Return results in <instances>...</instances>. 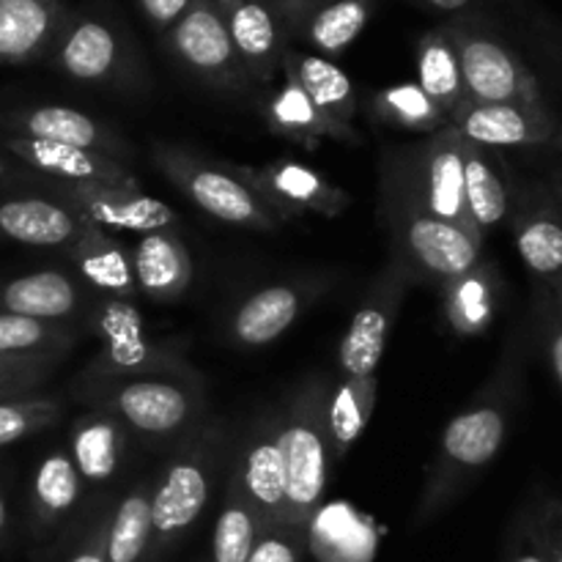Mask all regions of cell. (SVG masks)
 Here are the masks:
<instances>
[{
    "instance_id": "cell-22",
    "label": "cell",
    "mask_w": 562,
    "mask_h": 562,
    "mask_svg": "<svg viewBox=\"0 0 562 562\" xmlns=\"http://www.w3.org/2000/svg\"><path fill=\"white\" fill-rule=\"evenodd\" d=\"M236 55L256 86H272L283 58V16L263 0H217Z\"/></svg>"
},
{
    "instance_id": "cell-19",
    "label": "cell",
    "mask_w": 562,
    "mask_h": 562,
    "mask_svg": "<svg viewBox=\"0 0 562 562\" xmlns=\"http://www.w3.org/2000/svg\"><path fill=\"white\" fill-rule=\"evenodd\" d=\"M93 296L80 280L66 269H36L0 280V313L38 318V322L86 324ZM86 333V329H82Z\"/></svg>"
},
{
    "instance_id": "cell-44",
    "label": "cell",
    "mask_w": 562,
    "mask_h": 562,
    "mask_svg": "<svg viewBox=\"0 0 562 562\" xmlns=\"http://www.w3.org/2000/svg\"><path fill=\"white\" fill-rule=\"evenodd\" d=\"M505 562H552L549 560L547 543H543L536 508L525 510L516 519L508 538V558H505Z\"/></svg>"
},
{
    "instance_id": "cell-26",
    "label": "cell",
    "mask_w": 562,
    "mask_h": 562,
    "mask_svg": "<svg viewBox=\"0 0 562 562\" xmlns=\"http://www.w3.org/2000/svg\"><path fill=\"white\" fill-rule=\"evenodd\" d=\"M86 499V481L69 450L53 448L42 456L27 488V527L33 538L53 536Z\"/></svg>"
},
{
    "instance_id": "cell-27",
    "label": "cell",
    "mask_w": 562,
    "mask_h": 562,
    "mask_svg": "<svg viewBox=\"0 0 562 562\" xmlns=\"http://www.w3.org/2000/svg\"><path fill=\"white\" fill-rule=\"evenodd\" d=\"M132 263H135L137 296H146L154 305H170L181 300L195 274L192 256L179 228L137 236V245L132 247Z\"/></svg>"
},
{
    "instance_id": "cell-39",
    "label": "cell",
    "mask_w": 562,
    "mask_h": 562,
    "mask_svg": "<svg viewBox=\"0 0 562 562\" xmlns=\"http://www.w3.org/2000/svg\"><path fill=\"white\" fill-rule=\"evenodd\" d=\"M263 527L234 477L223 475V505L212 538V562H247Z\"/></svg>"
},
{
    "instance_id": "cell-2",
    "label": "cell",
    "mask_w": 562,
    "mask_h": 562,
    "mask_svg": "<svg viewBox=\"0 0 562 562\" xmlns=\"http://www.w3.org/2000/svg\"><path fill=\"white\" fill-rule=\"evenodd\" d=\"M228 423L206 417L192 434L170 448V456L151 477V554L148 562L179 547L198 525L217 483H223L231 450Z\"/></svg>"
},
{
    "instance_id": "cell-1",
    "label": "cell",
    "mask_w": 562,
    "mask_h": 562,
    "mask_svg": "<svg viewBox=\"0 0 562 562\" xmlns=\"http://www.w3.org/2000/svg\"><path fill=\"white\" fill-rule=\"evenodd\" d=\"M521 390L519 349L508 346L503 362L470 404L445 426L439 448L428 464L420 499L415 508V527L431 525L461 494L481 477L508 439L516 401Z\"/></svg>"
},
{
    "instance_id": "cell-11",
    "label": "cell",
    "mask_w": 562,
    "mask_h": 562,
    "mask_svg": "<svg viewBox=\"0 0 562 562\" xmlns=\"http://www.w3.org/2000/svg\"><path fill=\"white\" fill-rule=\"evenodd\" d=\"M225 472L236 481L250 503L263 532L283 527L285 516V470L280 456V415L278 409L252 417L239 437L234 434Z\"/></svg>"
},
{
    "instance_id": "cell-32",
    "label": "cell",
    "mask_w": 562,
    "mask_h": 562,
    "mask_svg": "<svg viewBox=\"0 0 562 562\" xmlns=\"http://www.w3.org/2000/svg\"><path fill=\"white\" fill-rule=\"evenodd\" d=\"M461 159H464L467 209L475 228L486 239L488 231L505 223L510 214L514 190H510L508 170L499 159V151L477 146L467 137H461Z\"/></svg>"
},
{
    "instance_id": "cell-38",
    "label": "cell",
    "mask_w": 562,
    "mask_h": 562,
    "mask_svg": "<svg viewBox=\"0 0 562 562\" xmlns=\"http://www.w3.org/2000/svg\"><path fill=\"white\" fill-rule=\"evenodd\" d=\"M371 115L387 130L434 135L450 126L448 115L434 104V99L417 82H398L382 88L371 102Z\"/></svg>"
},
{
    "instance_id": "cell-8",
    "label": "cell",
    "mask_w": 562,
    "mask_h": 562,
    "mask_svg": "<svg viewBox=\"0 0 562 562\" xmlns=\"http://www.w3.org/2000/svg\"><path fill=\"white\" fill-rule=\"evenodd\" d=\"M382 165L404 181L428 214L483 239L467 209L461 135L453 126L426 135L417 146L387 148Z\"/></svg>"
},
{
    "instance_id": "cell-36",
    "label": "cell",
    "mask_w": 562,
    "mask_h": 562,
    "mask_svg": "<svg viewBox=\"0 0 562 562\" xmlns=\"http://www.w3.org/2000/svg\"><path fill=\"white\" fill-rule=\"evenodd\" d=\"M80 327L0 313V357L3 360H55L60 362L80 340Z\"/></svg>"
},
{
    "instance_id": "cell-16",
    "label": "cell",
    "mask_w": 562,
    "mask_h": 562,
    "mask_svg": "<svg viewBox=\"0 0 562 562\" xmlns=\"http://www.w3.org/2000/svg\"><path fill=\"white\" fill-rule=\"evenodd\" d=\"M0 132L36 140L64 143V146L86 148V151L104 154L115 162L126 165L135 157L132 143L115 126L93 119L86 110L71 104H20V108L0 110Z\"/></svg>"
},
{
    "instance_id": "cell-50",
    "label": "cell",
    "mask_w": 562,
    "mask_h": 562,
    "mask_svg": "<svg viewBox=\"0 0 562 562\" xmlns=\"http://www.w3.org/2000/svg\"><path fill=\"white\" fill-rule=\"evenodd\" d=\"M420 3H426L428 9L445 11V14H459V11H464L472 0H420Z\"/></svg>"
},
{
    "instance_id": "cell-7",
    "label": "cell",
    "mask_w": 562,
    "mask_h": 562,
    "mask_svg": "<svg viewBox=\"0 0 562 562\" xmlns=\"http://www.w3.org/2000/svg\"><path fill=\"white\" fill-rule=\"evenodd\" d=\"M159 173L176 187L184 198H190L201 212L217 223L236 225V228L274 234L283 228V220L236 176L234 165L212 162L190 148L159 143L151 151Z\"/></svg>"
},
{
    "instance_id": "cell-30",
    "label": "cell",
    "mask_w": 562,
    "mask_h": 562,
    "mask_svg": "<svg viewBox=\"0 0 562 562\" xmlns=\"http://www.w3.org/2000/svg\"><path fill=\"white\" fill-rule=\"evenodd\" d=\"M261 113L274 135L294 143V146L307 148V151H313L322 140L351 143V146L362 140L355 126H344L329 119V115H324L302 93V88L294 86L291 80H283V86L269 91V97L261 104Z\"/></svg>"
},
{
    "instance_id": "cell-37",
    "label": "cell",
    "mask_w": 562,
    "mask_h": 562,
    "mask_svg": "<svg viewBox=\"0 0 562 562\" xmlns=\"http://www.w3.org/2000/svg\"><path fill=\"white\" fill-rule=\"evenodd\" d=\"M417 86L434 99V104L448 115V121L467 102L459 55H456V47L445 27L423 33L420 42H417Z\"/></svg>"
},
{
    "instance_id": "cell-4",
    "label": "cell",
    "mask_w": 562,
    "mask_h": 562,
    "mask_svg": "<svg viewBox=\"0 0 562 562\" xmlns=\"http://www.w3.org/2000/svg\"><path fill=\"white\" fill-rule=\"evenodd\" d=\"M71 393L86 409L113 415L130 437L148 445H179L206 420L203 379H75Z\"/></svg>"
},
{
    "instance_id": "cell-45",
    "label": "cell",
    "mask_w": 562,
    "mask_h": 562,
    "mask_svg": "<svg viewBox=\"0 0 562 562\" xmlns=\"http://www.w3.org/2000/svg\"><path fill=\"white\" fill-rule=\"evenodd\" d=\"M538 327H541V338H543V349H547V357H549V366H552L554 379H558L562 387V318L552 307V300H549L547 291H543L541 300H538Z\"/></svg>"
},
{
    "instance_id": "cell-25",
    "label": "cell",
    "mask_w": 562,
    "mask_h": 562,
    "mask_svg": "<svg viewBox=\"0 0 562 562\" xmlns=\"http://www.w3.org/2000/svg\"><path fill=\"white\" fill-rule=\"evenodd\" d=\"M71 274L97 296L137 300L132 250L110 231L82 220V228L66 250Z\"/></svg>"
},
{
    "instance_id": "cell-46",
    "label": "cell",
    "mask_w": 562,
    "mask_h": 562,
    "mask_svg": "<svg viewBox=\"0 0 562 562\" xmlns=\"http://www.w3.org/2000/svg\"><path fill=\"white\" fill-rule=\"evenodd\" d=\"M108 519L110 508H104L91 525L86 527L80 541L75 543V549L69 552V558L64 562H108V552H104V536H108Z\"/></svg>"
},
{
    "instance_id": "cell-10",
    "label": "cell",
    "mask_w": 562,
    "mask_h": 562,
    "mask_svg": "<svg viewBox=\"0 0 562 562\" xmlns=\"http://www.w3.org/2000/svg\"><path fill=\"white\" fill-rule=\"evenodd\" d=\"M162 36L181 69L190 71L203 86L236 97L256 88L236 55L217 0H192L190 9Z\"/></svg>"
},
{
    "instance_id": "cell-6",
    "label": "cell",
    "mask_w": 562,
    "mask_h": 562,
    "mask_svg": "<svg viewBox=\"0 0 562 562\" xmlns=\"http://www.w3.org/2000/svg\"><path fill=\"white\" fill-rule=\"evenodd\" d=\"M47 64L66 80L99 91H146V66L130 27L104 9H71Z\"/></svg>"
},
{
    "instance_id": "cell-49",
    "label": "cell",
    "mask_w": 562,
    "mask_h": 562,
    "mask_svg": "<svg viewBox=\"0 0 562 562\" xmlns=\"http://www.w3.org/2000/svg\"><path fill=\"white\" fill-rule=\"evenodd\" d=\"M47 179L36 176L33 170H27L25 165H20L16 159H11L9 154L0 151V192L14 190V187H36L44 184Z\"/></svg>"
},
{
    "instance_id": "cell-21",
    "label": "cell",
    "mask_w": 562,
    "mask_h": 562,
    "mask_svg": "<svg viewBox=\"0 0 562 562\" xmlns=\"http://www.w3.org/2000/svg\"><path fill=\"white\" fill-rule=\"evenodd\" d=\"M0 151L9 154L27 170L47 181L60 184H126L135 181L130 165H121L104 154L86 151V148L64 146L36 137H20L0 132Z\"/></svg>"
},
{
    "instance_id": "cell-5",
    "label": "cell",
    "mask_w": 562,
    "mask_h": 562,
    "mask_svg": "<svg viewBox=\"0 0 562 562\" xmlns=\"http://www.w3.org/2000/svg\"><path fill=\"white\" fill-rule=\"evenodd\" d=\"M327 390L324 376H307L280 404V456L285 470L283 527L307 532L324 503L333 475V445L327 431Z\"/></svg>"
},
{
    "instance_id": "cell-18",
    "label": "cell",
    "mask_w": 562,
    "mask_h": 562,
    "mask_svg": "<svg viewBox=\"0 0 562 562\" xmlns=\"http://www.w3.org/2000/svg\"><path fill=\"white\" fill-rule=\"evenodd\" d=\"M80 228V214L60 201L47 181L0 192V241L66 252Z\"/></svg>"
},
{
    "instance_id": "cell-51",
    "label": "cell",
    "mask_w": 562,
    "mask_h": 562,
    "mask_svg": "<svg viewBox=\"0 0 562 562\" xmlns=\"http://www.w3.org/2000/svg\"><path fill=\"white\" fill-rule=\"evenodd\" d=\"M11 532V510H9V497H5L3 486H0V543L9 538Z\"/></svg>"
},
{
    "instance_id": "cell-52",
    "label": "cell",
    "mask_w": 562,
    "mask_h": 562,
    "mask_svg": "<svg viewBox=\"0 0 562 562\" xmlns=\"http://www.w3.org/2000/svg\"><path fill=\"white\" fill-rule=\"evenodd\" d=\"M549 294V300H552V307L558 311V316L562 318V283L554 285V289H543Z\"/></svg>"
},
{
    "instance_id": "cell-34",
    "label": "cell",
    "mask_w": 562,
    "mask_h": 562,
    "mask_svg": "<svg viewBox=\"0 0 562 562\" xmlns=\"http://www.w3.org/2000/svg\"><path fill=\"white\" fill-rule=\"evenodd\" d=\"M151 538V477H143L110 508L104 536L108 562H148Z\"/></svg>"
},
{
    "instance_id": "cell-31",
    "label": "cell",
    "mask_w": 562,
    "mask_h": 562,
    "mask_svg": "<svg viewBox=\"0 0 562 562\" xmlns=\"http://www.w3.org/2000/svg\"><path fill=\"white\" fill-rule=\"evenodd\" d=\"M280 71L285 80L302 88L307 99L344 126H355L357 115V93L351 77L340 69L335 60L324 55L305 53V49L285 47L280 58Z\"/></svg>"
},
{
    "instance_id": "cell-41",
    "label": "cell",
    "mask_w": 562,
    "mask_h": 562,
    "mask_svg": "<svg viewBox=\"0 0 562 562\" xmlns=\"http://www.w3.org/2000/svg\"><path fill=\"white\" fill-rule=\"evenodd\" d=\"M82 329L102 346H121L146 335L135 300H115V296H93Z\"/></svg>"
},
{
    "instance_id": "cell-43",
    "label": "cell",
    "mask_w": 562,
    "mask_h": 562,
    "mask_svg": "<svg viewBox=\"0 0 562 562\" xmlns=\"http://www.w3.org/2000/svg\"><path fill=\"white\" fill-rule=\"evenodd\" d=\"M307 549V532L294 527H272L252 547L247 562H302Z\"/></svg>"
},
{
    "instance_id": "cell-3",
    "label": "cell",
    "mask_w": 562,
    "mask_h": 562,
    "mask_svg": "<svg viewBox=\"0 0 562 562\" xmlns=\"http://www.w3.org/2000/svg\"><path fill=\"white\" fill-rule=\"evenodd\" d=\"M379 217L390 236V258L404 267L415 285L439 291L483 261V239L428 214L384 165L379 173Z\"/></svg>"
},
{
    "instance_id": "cell-47",
    "label": "cell",
    "mask_w": 562,
    "mask_h": 562,
    "mask_svg": "<svg viewBox=\"0 0 562 562\" xmlns=\"http://www.w3.org/2000/svg\"><path fill=\"white\" fill-rule=\"evenodd\" d=\"M538 525H541L543 543H547L549 560L562 562V499L547 497L536 505Z\"/></svg>"
},
{
    "instance_id": "cell-15",
    "label": "cell",
    "mask_w": 562,
    "mask_h": 562,
    "mask_svg": "<svg viewBox=\"0 0 562 562\" xmlns=\"http://www.w3.org/2000/svg\"><path fill=\"white\" fill-rule=\"evenodd\" d=\"M49 190L69 203L82 220L99 225L104 231H130V234H154V231L179 228V214L143 192L135 181L126 184H60L47 181Z\"/></svg>"
},
{
    "instance_id": "cell-35",
    "label": "cell",
    "mask_w": 562,
    "mask_h": 562,
    "mask_svg": "<svg viewBox=\"0 0 562 562\" xmlns=\"http://www.w3.org/2000/svg\"><path fill=\"white\" fill-rule=\"evenodd\" d=\"M376 376H338L327 390V431L335 461L346 459L376 409Z\"/></svg>"
},
{
    "instance_id": "cell-17",
    "label": "cell",
    "mask_w": 562,
    "mask_h": 562,
    "mask_svg": "<svg viewBox=\"0 0 562 562\" xmlns=\"http://www.w3.org/2000/svg\"><path fill=\"white\" fill-rule=\"evenodd\" d=\"M450 126L483 148L562 146V124L547 104H486L467 99Z\"/></svg>"
},
{
    "instance_id": "cell-48",
    "label": "cell",
    "mask_w": 562,
    "mask_h": 562,
    "mask_svg": "<svg viewBox=\"0 0 562 562\" xmlns=\"http://www.w3.org/2000/svg\"><path fill=\"white\" fill-rule=\"evenodd\" d=\"M192 5V0H137V9L146 16L148 25L159 33H168L181 14Z\"/></svg>"
},
{
    "instance_id": "cell-23",
    "label": "cell",
    "mask_w": 562,
    "mask_h": 562,
    "mask_svg": "<svg viewBox=\"0 0 562 562\" xmlns=\"http://www.w3.org/2000/svg\"><path fill=\"white\" fill-rule=\"evenodd\" d=\"M69 14L64 0H0V66L47 64Z\"/></svg>"
},
{
    "instance_id": "cell-28",
    "label": "cell",
    "mask_w": 562,
    "mask_h": 562,
    "mask_svg": "<svg viewBox=\"0 0 562 562\" xmlns=\"http://www.w3.org/2000/svg\"><path fill=\"white\" fill-rule=\"evenodd\" d=\"M146 376H179L201 379L190 360L184 344L179 340L137 338L121 346H102L86 362L77 379H146Z\"/></svg>"
},
{
    "instance_id": "cell-13",
    "label": "cell",
    "mask_w": 562,
    "mask_h": 562,
    "mask_svg": "<svg viewBox=\"0 0 562 562\" xmlns=\"http://www.w3.org/2000/svg\"><path fill=\"white\" fill-rule=\"evenodd\" d=\"M333 285L327 274L283 280L250 291L225 318V338L239 349H263L283 338Z\"/></svg>"
},
{
    "instance_id": "cell-33",
    "label": "cell",
    "mask_w": 562,
    "mask_h": 562,
    "mask_svg": "<svg viewBox=\"0 0 562 562\" xmlns=\"http://www.w3.org/2000/svg\"><path fill=\"white\" fill-rule=\"evenodd\" d=\"M442 313L450 333L459 338H477L494 324L499 305V274L492 261L483 258L470 272L459 274L439 289Z\"/></svg>"
},
{
    "instance_id": "cell-53",
    "label": "cell",
    "mask_w": 562,
    "mask_h": 562,
    "mask_svg": "<svg viewBox=\"0 0 562 562\" xmlns=\"http://www.w3.org/2000/svg\"><path fill=\"white\" fill-rule=\"evenodd\" d=\"M552 195H554V201H558V206H560V212H562V179H558V181H552Z\"/></svg>"
},
{
    "instance_id": "cell-12",
    "label": "cell",
    "mask_w": 562,
    "mask_h": 562,
    "mask_svg": "<svg viewBox=\"0 0 562 562\" xmlns=\"http://www.w3.org/2000/svg\"><path fill=\"white\" fill-rule=\"evenodd\" d=\"M412 285L415 283L409 274L393 258L373 274L338 344L340 376H376L379 362L387 351L390 335Z\"/></svg>"
},
{
    "instance_id": "cell-9",
    "label": "cell",
    "mask_w": 562,
    "mask_h": 562,
    "mask_svg": "<svg viewBox=\"0 0 562 562\" xmlns=\"http://www.w3.org/2000/svg\"><path fill=\"white\" fill-rule=\"evenodd\" d=\"M464 77L467 99L486 104H547L536 75L505 42L472 20L445 25Z\"/></svg>"
},
{
    "instance_id": "cell-42",
    "label": "cell",
    "mask_w": 562,
    "mask_h": 562,
    "mask_svg": "<svg viewBox=\"0 0 562 562\" xmlns=\"http://www.w3.org/2000/svg\"><path fill=\"white\" fill-rule=\"evenodd\" d=\"M55 360H3L0 357V401L42 390L55 373Z\"/></svg>"
},
{
    "instance_id": "cell-20",
    "label": "cell",
    "mask_w": 562,
    "mask_h": 562,
    "mask_svg": "<svg viewBox=\"0 0 562 562\" xmlns=\"http://www.w3.org/2000/svg\"><path fill=\"white\" fill-rule=\"evenodd\" d=\"M516 250L541 289L562 283V212L549 184H532L510 209Z\"/></svg>"
},
{
    "instance_id": "cell-29",
    "label": "cell",
    "mask_w": 562,
    "mask_h": 562,
    "mask_svg": "<svg viewBox=\"0 0 562 562\" xmlns=\"http://www.w3.org/2000/svg\"><path fill=\"white\" fill-rule=\"evenodd\" d=\"M130 431L102 409H86L75 417L66 437V450L86 486H108L119 477L130 453Z\"/></svg>"
},
{
    "instance_id": "cell-14",
    "label": "cell",
    "mask_w": 562,
    "mask_h": 562,
    "mask_svg": "<svg viewBox=\"0 0 562 562\" xmlns=\"http://www.w3.org/2000/svg\"><path fill=\"white\" fill-rule=\"evenodd\" d=\"M236 176L278 214L283 223L316 214L335 220L351 206V195L318 170L294 159H274L267 165H234Z\"/></svg>"
},
{
    "instance_id": "cell-24",
    "label": "cell",
    "mask_w": 562,
    "mask_h": 562,
    "mask_svg": "<svg viewBox=\"0 0 562 562\" xmlns=\"http://www.w3.org/2000/svg\"><path fill=\"white\" fill-rule=\"evenodd\" d=\"M376 0H294L280 11L285 31L311 44L324 58H338L371 22Z\"/></svg>"
},
{
    "instance_id": "cell-40",
    "label": "cell",
    "mask_w": 562,
    "mask_h": 562,
    "mask_svg": "<svg viewBox=\"0 0 562 562\" xmlns=\"http://www.w3.org/2000/svg\"><path fill=\"white\" fill-rule=\"evenodd\" d=\"M66 401L60 395L36 393L0 401V448H11L64 420Z\"/></svg>"
}]
</instances>
